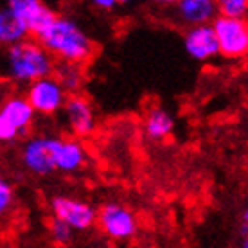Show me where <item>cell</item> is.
<instances>
[{
  "label": "cell",
  "mask_w": 248,
  "mask_h": 248,
  "mask_svg": "<svg viewBox=\"0 0 248 248\" xmlns=\"http://www.w3.org/2000/svg\"><path fill=\"white\" fill-rule=\"evenodd\" d=\"M93 248H113V247H93Z\"/></svg>",
  "instance_id": "obj_23"
},
{
  "label": "cell",
  "mask_w": 248,
  "mask_h": 248,
  "mask_svg": "<svg viewBox=\"0 0 248 248\" xmlns=\"http://www.w3.org/2000/svg\"><path fill=\"white\" fill-rule=\"evenodd\" d=\"M217 16L234 20H245L248 13V2L247 0H219L216 2Z\"/></svg>",
  "instance_id": "obj_18"
},
{
  "label": "cell",
  "mask_w": 248,
  "mask_h": 248,
  "mask_svg": "<svg viewBox=\"0 0 248 248\" xmlns=\"http://www.w3.org/2000/svg\"><path fill=\"white\" fill-rule=\"evenodd\" d=\"M60 140L62 139L54 135H38L25 140L20 153L22 166L36 176L56 173V151Z\"/></svg>",
  "instance_id": "obj_4"
},
{
  "label": "cell",
  "mask_w": 248,
  "mask_h": 248,
  "mask_svg": "<svg viewBox=\"0 0 248 248\" xmlns=\"http://www.w3.org/2000/svg\"><path fill=\"white\" fill-rule=\"evenodd\" d=\"M0 115L11 124L18 135H22L31 128L36 113L32 112L24 95H9L0 103Z\"/></svg>",
  "instance_id": "obj_12"
},
{
  "label": "cell",
  "mask_w": 248,
  "mask_h": 248,
  "mask_svg": "<svg viewBox=\"0 0 248 248\" xmlns=\"http://www.w3.org/2000/svg\"><path fill=\"white\" fill-rule=\"evenodd\" d=\"M49 234H50V239L54 243H58V245H67L74 237V232L68 229L63 221L56 219V217H50L49 219Z\"/></svg>",
  "instance_id": "obj_19"
},
{
  "label": "cell",
  "mask_w": 248,
  "mask_h": 248,
  "mask_svg": "<svg viewBox=\"0 0 248 248\" xmlns=\"http://www.w3.org/2000/svg\"><path fill=\"white\" fill-rule=\"evenodd\" d=\"M174 130V117L164 108H153L146 115L144 131L151 140H164Z\"/></svg>",
  "instance_id": "obj_15"
},
{
  "label": "cell",
  "mask_w": 248,
  "mask_h": 248,
  "mask_svg": "<svg viewBox=\"0 0 248 248\" xmlns=\"http://www.w3.org/2000/svg\"><path fill=\"white\" fill-rule=\"evenodd\" d=\"M184 47L187 54L196 62H209L219 56L217 42L211 24L189 27L184 34Z\"/></svg>",
  "instance_id": "obj_10"
},
{
  "label": "cell",
  "mask_w": 248,
  "mask_h": 248,
  "mask_svg": "<svg viewBox=\"0 0 248 248\" xmlns=\"http://www.w3.org/2000/svg\"><path fill=\"white\" fill-rule=\"evenodd\" d=\"M95 223L112 241H128L139 230V219L128 205L106 202L95 211Z\"/></svg>",
  "instance_id": "obj_3"
},
{
  "label": "cell",
  "mask_w": 248,
  "mask_h": 248,
  "mask_svg": "<svg viewBox=\"0 0 248 248\" xmlns=\"http://www.w3.org/2000/svg\"><path fill=\"white\" fill-rule=\"evenodd\" d=\"M36 42L60 63L74 65L88 62L95 49L90 34L74 18L63 15H56V18L36 34Z\"/></svg>",
  "instance_id": "obj_1"
},
{
  "label": "cell",
  "mask_w": 248,
  "mask_h": 248,
  "mask_svg": "<svg viewBox=\"0 0 248 248\" xmlns=\"http://www.w3.org/2000/svg\"><path fill=\"white\" fill-rule=\"evenodd\" d=\"M92 4L95 7L103 9V11H113V9H115V7L119 6L117 0H93Z\"/></svg>",
  "instance_id": "obj_21"
},
{
  "label": "cell",
  "mask_w": 248,
  "mask_h": 248,
  "mask_svg": "<svg viewBox=\"0 0 248 248\" xmlns=\"http://www.w3.org/2000/svg\"><path fill=\"white\" fill-rule=\"evenodd\" d=\"M87 164V149L76 139L60 140L56 151V171L60 173H76Z\"/></svg>",
  "instance_id": "obj_13"
},
{
  "label": "cell",
  "mask_w": 248,
  "mask_h": 248,
  "mask_svg": "<svg viewBox=\"0 0 248 248\" xmlns=\"http://www.w3.org/2000/svg\"><path fill=\"white\" fill-rule=\"evenodd\" d=\"M142 248H153V247H142Z\"/></svg>",
  "instance_id": "obj_24"
},
{
  "label": "cell",
  "mask_w": 248,
  "mask_h": 248,
  "mask_svg": "<svg viewBox=\"0 0 248 248\" xmlns=\"http://www.w3.org/2000/svg\"><path fill=\"white\" fill-rule=\"evenodd\" d=\"M247 232H248V211H243V217H241V239H247Z\"/></svg>",
  "instance_id": "obj_22"
},
{
  "label": "cell",
  "mask_w": 248,
  "mask_h": 248,
  "mask_svg": "<svg viewBox=\"0 0 248 248\" xmlns=\"http://www.w3.org/2000/svg\"><path fill=\"white\" fill-rule=\"evenodd\" d=\"M67 95L68 93L63 90V87L58 83L56 78L49 76V78L31 83L27 87V92H25L24 97L31 105L34 113L50 117V115H56L58 112H62Z\"/></svg>",
  "instance_id": "obj_7"
},
{
  "label": "cell",
  "mask_w": 248,
  "mask_h": 248,
  "mask_svg": "<svg viewBox=\"0 0 248 248\" xmlns=\"http://www.w3.org/2000/svg\"><path fill=\"white\" fill-rule=\"evenodd\" d=\"M7 7L24 24L29 34H40L45 27L56 18L58 13L42 0H11Z\"/></svg>",
  "instance_id": "obj_9"
},
{
  "label": "cell",
  "mask_w": 248,
  "mask_h": 248,
  "mask_svg": "<svg viewBox=\"0 0 248 248\" xmlns=\"http://www.w3.org/2000/svg\"><path fill=\"white\" fill-rule=\"evenodd\" d=\"M54 78L63 87V90L70 93H79L83 83H85V74H83V65H74V63H56L54 68Z\"/></svg>",
  "instance_id": "obj_16"
},
{
  "label": "cell",
  "mask_w": 248,
  "mask_h": 248,
  "mask_svg": "<svg viewBox=\"0 0 248 248\" xmlns=\"http://www.w3.org/2000/svg\"><path fill=\"white\" fill-rule=\"evenodd\" d=\"M65 123L76 137H88L95 130V113L92 103L83 93H70L62 108Z\"/></svg>",
  "instance_id": "obj_8"
},
{
  "label": "cell",
  "mask_w": 248,
  "mask_h": 248,
  "mask_svg": "<svg viewBox=\"0 0 248 248\" xmlns=\"http://www.w3.org/2000/svg\"><path fill=\"white\" fill-rule=\"evenodd\" d=\"M174 18L182 25L196 27V25H209L217 16L216 2L214 0H180L173 7Z\"/></svg>",
  "instance_id": "obj_11"
},
{
  "label": "cell",
  "mask_w": 248,
  "mask_h": 248,
  "mask_svg": "<svg viewBox=\"0 0 248 248\" xmlns=\"http://www.w3.org/2000/svg\"><path fill=\"white\" fill-rule=\"evenodd\" d=\"M29 36L27 29L7 6H0V47H11Z\"/></svg>",
  "instance_id": "obj_14"
},
{
  "label": "cell",
  "mask_w": 248,
  "mask_h": 248,
  "mask_svg": "<svg viewBox=\"0 0 248 248\" xmlns=\"http://www.w3.org/2000/svg\"><path fill=\"white\" fill-rule=\"evenodd\" d=\"M2 68L7 79L29 87L34 81L54 74L56 60L36 40L25 38L18 44L7 47L2 60Z\"/></svg>",
  "instance_id": "obj_2"
},
{
  "label": "cell",
  "mask_w": 248,
  "mask_h": 248,
  "mask_svg": "<svg viewBox=\"0 0 248 248\" xmlns=\"http://www.w3.org/2000/svg\"><path fill=\"white\" fill-rule=\"evenodd\" d=\"M16 137H18V133L15 131V128L0 115V142H13Z\"/></svg>",
  "instance_id": "obj_20"
},
{
  "label": "cell",
  "mask_w": 248,
  "mask_h": 248,
  "mask_svg": "<svg viewBox=\"0 0 248 248\" xmlns=\"http://www.w3.org/2000/svg\"><path fill=\"white\" fill-rule=\"evenodd\" d=\"M16 203V192L15 187L4 174L0 173V221H4L6 217H9V214L15 209Z\"/></svg>",
  "instance_id": "obj_17"
},
{
  "label": "cell",
  "mask_w": 248,
  "mask_h": 248,
  "mask_svg": "<svg viewBox=\"0 0 248 248\" xmlns=\"http://www.w3.org/2000/svg\"><path fill=\"white\" fill-rule=\"evenodd\" d=\"M212 31L216 36L219 56L227 60H241L248 52V25L247 20H234L216 16L212 20Z\"/></svg>",
  "instance_id": "obj_5"
},
{
  "label": "cell",
  "mask_w": 248,
  "mask_h": 248,
  "mask_svg": "<svg viewBox=\"0 0 248 248\" xmlns=\"http://www.w3.org/2000/svg\"><path fill=\"white\" fill-rule=\"evenodd\" d=\"M52 217L67 225L72 232H85L95 225V207L85 200L58 194L50 200Z\"/></svg>",
  "instance_id": "obj_6"
}]
</instances>
